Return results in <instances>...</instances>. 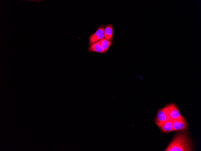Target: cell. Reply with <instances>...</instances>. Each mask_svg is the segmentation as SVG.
Returning a JSON list of instances; mask_svg holds the SVG:
<instances>
[{"mask_svg":"<svg viewBox=\"0 0 201 151\" xmlns=\"http://www.w3.org/2000/svg\"><path fill=\"white\" fill-rule=\"evenodd\" d=\"M169 120L167 115L165 107L159 110L154 120L156 124L165 122Z\"/></svg>","mask_w":201,"mask_h":151,"instance_id":"cell-6","label":"cell"},{"mask_svg":"<svg viewBox=\"0 0 201 151\" xmlns=\"http://www.w3.org/2000/svg\"><path fill=\"white\" fill-rule=\"evenodd\" d=\"M174 131H184L187 129V123L182 117L172 120Z\"/></svg>","mask_w":201,"mask_h":151,"instance_id":"cell-3","label":"cell"},{"mask_svg":"<svg viewBox=\"0 0 201 151\" xmlns=\"http://www.w3.org/2000/svg\"><path fill=\"white\" fill-rule=\"evenodd\" d=\"M89 50L90 51L100 53L105 52L98 42L91 44Z\"/></svg>","mask_w":201,"mask_h":151,"instance_id":"cell-8","label":"cell"},{"mask_svg":"<svg viewBox=\"0 0 201 151\" xmlns=\"http://www.w3.org/2000/svg\"><path fill=\"white\" fill-rule=\"evenodd\" d=\"M165 107L167 115L169 120H174L182 117L178 108L174 103H170Z\"/></svg>","mask_w":201,"mask_h":151,"instance_id":"cell-2","label":"cell"},{"mask_svg":"<svg viewBox=\"0 0 201 151\" xmlns=\"http://www.w3.org/2000/svg\"><path fill=\"white\" fill-rule=\"evenodd\" d=\"M164 132H168L174 131L172 120H169L165 122L156 124Z\"/></svg>","mask_w":201,"mask_h":151,"instance_id":"cell-5","label":"cell"},{"mask_svg":"<svg viewBox=\"0 0 201 151\" xmlns=\"http://www.w3.org/2000/svg\"><path fill=\"white\" fill-rule=\"evenodd\" d=\"M104 27H100L95 33L91 34L89 37V44H92L104 38Z\"/></svg>","mask_w":201,"mask_h":151,"instance_id":"cell-4","label":"cell"},{"mask_svg":"<svg viewBox=\"0 0 201 151\" xmlns=\"http://www.w3.org/2000/svg\"><path fill=\"white\" fill-rule=\"evenodd\" d=\"M105 52H106L112 43V41L106 39L104 38L97 41Z\"/></svg>","mask_w":201,"mask_h":151,"instance_id":"cell-9","label":"cell"},{"mask_svg":"<svg viewBox=\"0 0 201 151\" xmlns=\"http://www.w3.org/2000/svg\"><path fill=\"white\" fill-rule=\"evenodd\" d=\"M193 147L186 132L177 133L165 151H191Z\"/></svg>","mask_w":201,"mask_h":151,"instance_id":"cell-1","label":"cell"},{"mask_svg":"<svg viewBox=\"0 0 201 151\" xmlns=\"http://www.w3.org/2000/svg\"><path fill=\"white\" fill-rule=\"evenodd\" d=\"M113 30L111 25H107L104 30V38L110 41L113 38Z\"/></svg>","mask_w":201,"mask_h":151,"instance_id":"cell-7","label":"cell"}]
</instances>
